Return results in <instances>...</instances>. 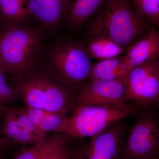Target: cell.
<instances>
[{"instance_id": "6da1fadb", "label": "cell", "mask_w": 159, "mask_h": 159, "mask_svg": "<svg viewBox=\"0 0 159 159\" xmlns=\"http://www.w3.org/2000/svg\"><path fill=\"white\" fill-rule=\"evenodd\" d=\"M155 25L137 13L130 0H107L90 22L88 32L89 36L109 38L126 51Z\"/></svg>"}, {"instance_id": "7a4b0ae2", "label": "cell", "mask_w": 159, "mask_h": 159, "mask_svg": "<svg viewBox=\"0 0 159 159\" xmlns=\"http://www.w3.org/2000/svg\"><path fill=\"white\" fill-rule=\"evenodd\" d=\"M43 40L35 27L0 25V65L5 74L16 78L36 66Z\"/></svg>"}, {"instance_id": "3957f363", "label": "cell", "mask_w": 159, "mask_h": 159, "mask_svg": "<svg viewBox=\"0 0 159 159\" xmlns=\"http://www.w3.org/2000/svg\"><path fill=\"white\" fill-rule=\"evenodd\" d=\"M137 106L133 102L119 106L74 104L72 113L67 117L60 133L75 140L91 138L119 120L134 116Z\"/></svg>"}, {"instance_id": "277c9868", "label": "cell", "mask_w": 159, "mask_h": 159, "mask_svg": "<svg viewBox=\"0 0 159 159\" xmlns=\"http://www.w3.org/2000/svg\"><path fill=\"white\" fill-rule=\"evenodd\" d=\"M48 60L53 78L69 89H80L88 80L92 64L85 46L72 42L58 44L51 49Z\"/></svg>"}, {"instance_id": "5b68a950", "label": "cell", "mask_w": 159, "mask_h": 159, "mask_svg": "<svg viewBox=\"0 0 159 159\" xmlns=\"http://www.w3.org/2000/svg\"><path fill=\"white\" fill-rule=\"evenodd\" d=\"M134 116V123L129 128L122 159L159 157L158 108L138 105Z\"/></svg>"}, {"instance_id": "8992f818", "label": "cell", "mask_w": 159, "mask_h": 159, "mask_svg": "<svg viewBox=\"0 0 159 159\" xmlns=\"http://www.w3.org/2000/svg\"><path fill=\"white\" fill-rule=\"evenodd\" d=\"M122 80L128 102L142 107L159 108V57L132 69Z\"/></svg>"}, {"instance_id": "52a82bcc", "label": "cell", "mask_w": 159, "mask_h": 159, "mask_svg": "<svg viewBox=\"0 0 159 159\" xmlns=\"http://www.w3.org/2000/svg\"><path fill=\"white\" fill-rule=\"evenodd\" d=\"M75 146L74 159H122L129 129L125 119Z\"/></svg>"}, {"instance_id": "ba28073f", "label": "cell", "mask_w": 159, "mask_h": 159, "mask_svg": "<svg viewBox=\"0 0 159 159\" xmlns=\"http://www.w3.org/2000/svg\"><path fill=\"white\" fill-rule=\"evenodd\" d=\"M75 104L122 105L128 102L122 79L88 80L76 93Z\"/></svg>"}, {"instance_id": "9c48e42d", "label": "cell", "mask_w": 159, "mask_h": 159, "mask_svg": "<svg viewBox=\"0 0 159 159\" xmlns=\"http://www.w3.org/2000/svg\"><path fill=\"white\" fill-rule=\"evenodd\" d=\"M154 25L128 48L125 61L129 71L159 56V32Z\"/></svg>"}, {"instance_id": "30bf717a", "label": "cell", "mask_w": 159, "mask_h": 159, "mask_svg": "<svg viewBox=\"0 0 159 159\" xmlns=\"http://www.w3.org/2000/svg\"><path fill=\"white\" fill-rule=\"evenodd\" d=\"M68 0H28L31 17L47 28L57 26L66 17Z\"/></svg>"}, {"instance_id": "8fae6325", "label": "cell", "mask_w": 159, "mask_h": 159, "mask_svg": "<svg viewBox=\"0 0 159 159\" xmlns=\"http://www.w3.org/2000/svg\"><path fill=\"white\" fill-rule=\"evenodd\" d=\"M107 0H68L66 17L70 26L78 28L95 16Z\"/></svg>"}, {"instance_id": "7c38bea8", "label": "cell", "mask_w": 159, "mask_h": 159, "mask_svg": "<svg viewBox=\"0 0 159 159\" xmlns=\"http://www.w3.org/2000/svg\"><path fill=\"white\" fill-rule=\"evenodd\" d=\"M0 122V135L4 138L17 144L33 145L39 142L20 125L14 108L4 111Z\"/></svg>"}, {"instance_id": "4fadbf2b", "label": "cell", "mask_w": 159, "mask_h": 159, "mask_svg": "<svg viewBox=\"0 0 159 159\" xmlns=\"http://www.w3.org/2000/svg\"><path fill=\"white\" fill-rule=\"evenodd\" d=\"M129 71L125 57L119 56L92 64L88 80H122Z\"/></svg>"}, {"instance_id": "5bb4252c", "label": "cell", "mask_w": 159, "mask_h": 159, "mask_svg": "<svg viewBox=\"0 0 159 159\" xmlns=\"http://www.w3.org/2000/svg\"><path fill=\"white\" fill-rule=\"evenodd\" d=\"M85 48L91 59L99 61L121 56L125 51L113 40L102 36H89Z\"/></svg>"}, {"instance_id": "9a60e30c", "label": "cell", "mask_w": 159, "mask_h": 159, "mask_svg": "<svg viewBox=\"0 0 159 159\" xmlns=\"http://www.w3.org/2000/svg\"><path fill=\"white\" fill-rule=\"evenodd\" d=\"M31 18L28 0H0V25H26Z\"/></svg>"}, {"instance_id": "2e32d148", "label": "cell", "mask_w": 159, "mask_h": 159, "mask_svg": "<svg viewBox=\"0 0 159 159\" xmlns=\"http://www.w3.org/2000/svg\"><path fill=\"white\" fill-rule=\"evenodd\" d=\"M69 137L62 133L47 137L41 142L23 149L13 159H43Z\"/></svg>"}, {"instance_id": "e0dca14e", "label": "cell", "mask_w": 159, "mask_h": 159, "mask_svg": "<svg viewBox=\"0 0 159 159\" xmlns=\"http://www.w3.org/2000/svg\"><path fill=\"white\" fill-rule=\"evenodd\" d=\"M137 13L159 25V0H130Z\"/></svg>"}, {"instance_id": "ac0fdd59", "label": "cell", "mask_w": 159, "mask_h": 159, "mask_svg": "<svg viewBox=\"0 0 159 159\" xmlns=\"http://www.w3.org/2000/svg\"><path fill=\"white\" fill-rule=\"evenodd\" d=\"M68 115L57 113H49L39 126L44 133H60L61 129Z\"/></svg>"}, {"instance_id": "d6986e66", "label": "cell", "mask_w": 159, "mask_h": 159, "mask_svg": "<svg viewBox=\"0 0 159 159\" xmlns=\"http://www.w3.org/2000/svg\"><path fill=\"white\" fill-rule=\"evenodd\" d=\"M8 77L0 66V104L7 106L14 103L18 98Z\"/></svg>"}, {"instance_id": "ffe728a7", "label": "cell", "mask_w": 159, "mask_h": 159, "mask_svg": "<svg viewBox=\"0 0 159 159\" xmlns=\"http://www.w3.org/2000/svg\"><path fill=\"white\" fill-rule=\"evenodd\" d=\"M15 111L16 116L20 125L39 142H41L48 137L47 134L41 130L29 119L26 115L24 108L18 109H15Z\"/></svg>"}, {"instance_id": "44dd1931", "label": "cell", "mask_w": 159, "mask_h": 159, "mask_svg": "<svg viewBox=\"0 0 159 159\" xmlns=\"http://www.w3.org/2000/svg\"><path fill=\"white\" fill-rule=\"evenodd\" d=\"M75 139L69 137L66 141L43 159H64L73 152Z\"/></svg>"}, {"instance_id": "7402d4cb", "label": "cell", "mask_w": 159, "mask_h": 159, "mask_svg": "<svg viewBox=\"0 0 159 159\" xmlns=\"http://www.w3.org/2000/svg\"><path fill=\"white\" fill-rule=\"evenodd\" d=\"M24 108L27 116L38 128L43 119L50 113L43 109L30 107L25 106Z\"/></svg>"}, {"instance_id": "603a6c76", "label": "cell", "mask_w": 159, "mask_h": 159, "mask_svg": "<svg viewBox=\"0 0 159 159\" xmlns=\"http://www.w3.org/2000/svg\"><path fill=\"white\" fill-rule=\"evenodd\" d=\"M3 111H0V121L2 116ZM16 145H17V144L11 140L0 136V148H9L13 147Z\"/></svg>"}, {"instance_id": "cb8c5ba5", "label": "cell", "mask_w": 159, "mask_h": 159, "mask_svg": "<svg viewBox=\"0 0 159 159\" xmlns=\"http://www.w3.org/2000/svg\"><path fill=\"white\" fill-rule=\"evenodd\" d=\"M8 148H0V159H6L7 157V150Z\"/></svg>"}, {"instance_id": "d4e9b609", "label": "cell", "mask_w": 159, "mask_h": 159, "mask_svg": "<svg viewBox=\"0 0 159 159\" xmlns=\"http://www.w3.org/2000/svg\"><path fill=\"white\" fill-rule=\"evenodd\" d=\"M11 107L2 105L0 104V111H5L9 109Z\"/></svg>"}, {"instance_id": "484cf974", "label": "cell", "mask_w": 159, "mask_h": 159, "mask_svg": "<svg viewBox=\"0 0 159 159\" xmlns=\"http://www.w3.org/2000/svg\"><path fill=\"white\" fill-rule=\"evenodd\" d=\"M142 159H159V157H148Z\"/></svg>"}, {"instance_id": "4316f807", "label": "cell", "mask_w": 159, "mask_h": 159, "mask_svg": "<svg viewBox=\"0 0 159 159\" xmlns=\"http://www.w3.org/2000/svg\"><path fill=\"white\" fill-rule=\"evenodd\" d=\"M73 153V152H72ZM72 153L70 154V155L68 156L67 157H66L64 159H74L73 158V155H72Z\"/></svg>"}, {"instance_id": "83f0119b", "label": "cell", "mask_w": 159, "mask_h": 159, "mask_svg": "<svg viewBox=\"0 0 159 159\" xmlns=\"http://www.w3.org/2000/svg\"><path fill=\"white\" fill-rule=\"evenodd\" d=\"M0 66H1V65H0Z\"/></svg>"}]
</instances>
